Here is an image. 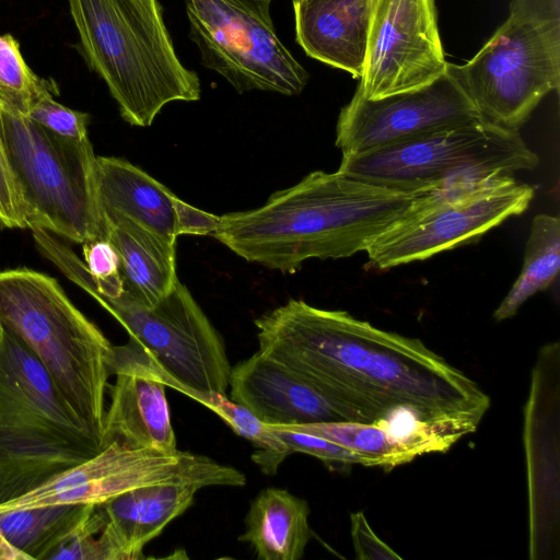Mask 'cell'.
I'll list each match as a JSON object with an SVG mask.
<instances>
[{"instance_id":"31","label":"cell","mask_w":560,"mask_h":560,"mask_svg":"<svg viewBox=\"0 0 560 560\" xmlns=\"http://www.w3.org/2000/svg\"><path fill=\"white\" fill-rule=\"evenodd\" d=\"M24 208L7 159L0 128V229H26Z\"/></svg>"},{"instance_id":"16","label":"cell","mask_w":560,"mask_h":560,"mask_svg":"<svg viewBox=\"0 0 560 560\" xmlns=\"http://www.w3.org/2000/svg\"><path fill=\"white\" fill-rule=\"evenodd\" d=\"M110 405L105 413L103 448L110 443L140 450L177 452L166 385L159 365L135 339L113 346Z\"/></svg>"},{"instance_id":"23","label":"cell","mask_w":560,"mask_h":560,"mask_svg":"<svg viewBox=\"0 0 560 560\" xmlns=\"http://www.w3.org/2000/svg\"><path fill=\"white\" fill-rule=\"evenodd\" d=\"M281 428L326 439L359 454L366 460L368 467L377 466L386 470L407 464L423 454L445 452L457 442L435 432L398 433L384 425L349 421Z\"/></svg>"},{"instance_id":"4","label":"cell","mask_w":560,"mask_h":560,"mask_svg":"<svg viewBox=\"0 0 560 560\" xmlns=\"http://www.w3.org/2000/svg\"><path fill=\"white\" fill-rule=\"evenodd\" d=\"M102 450L37 357L0 325V504Z\"/></svg>"},{"instance_id":"29","label":"cell","mask_w":560,"mask_h":560,"mask_svg":"<svg viewBox=\"0 0 560 560\" xmlns=\"http://www.w3.org/2000/svg\"><path fill=\"white\" fill-rule=\"evenodd\" d=\"M57 90L40 94L28 109L27 117L48 131L67 140L83 142L89 139L90 115L58 103L54 95Z\"/></svg>"},{"instance_id":"3","label":"cell","mask_w":560,"mask_h":560,"mask_svg":"<svg viewBox=\"0 0 560 560\" xmlns=\"http://www.w3.org/2000/svg\"><path fill=\"white\" fill-rule=\"evenodd\" d=\"M90 68L122 119L149 127L172 102L200 98L198 74L176 55L159 0H68Z\"/></svg>"},{"instance_id":"19","label":"cell","mask_w":560,"mask_h":560,"mask_svg":"<svg viewBox=\"0 0 560 560\" xmlns=\"http://www.w3.org/2000/svg\"><path fill=\"white\" fill-rule=\"evenodd\" d=\"M375 3L376 0H292L295 40L311 58L360 80Z\"/></svg>"},{"instance_id":"15","label":"cell","mask_w":560,"mask_h":560,"mask_svg":"<svg viewBox=\"0 0 560 560\" xmlns=\"http://www.w3.org/2000/svg\"><path fill=\"white\" fill-rule=\"evenodd\" d=\"M446 67L435 0H376L357 86L364 97L425 86Z\"/></svg>"},{"instance_id":"22","label":"cell","mask_w":560,"mask_h":560,"mask_svg":"<svg viewBox=\"0 0 560 560\" xmlns=\"http://www.w3.org/2000/svg\"><path fill=\"white\" fill-rule=\"evenodd\" d=\"M304 499L279 488L262 489L250 502L240 541L259 560H300L313 536Z\"/></svg>"},{"instance_id":"9","label":"cell","mask_w":560,"mask_h":560,"mask_svg":"<svg viewBox=\"0 0 560 560\" xmlns=\"http://www.w3.org/2000/svg\"><path fill=\"white\" fill-rule=\"evenodd\" d=\"M534 194L513 176L428 191L406 218L366 247L368 266L386 270L474 242L526 211Z\"/></svg>"},{"instance_id":"7","label":"cell","mask_w":560,"mask_h":560,"mask_svg":"<svg viewBox=\"0 0 560 560\" xmlns=\"http://www.w3.org/2000/svg\"><path fill=\"white\" fill-rule=\"evenodd\" d=\"M518 131L474 120L377 150L342 155L338 171L375 185L433 191L534 170Z\"/></svg>"},{"instance_id":"27","label":"cell","mask_w":560,"mask_h":560,"mask_svg":"<svg viewBox=\"0 0 560 560\" xmlns=\"http://www.w3.org/2000/svg\"><path fill=\"white\" fill-rule=\"evenodd\" d=\"M48 90H57L56 83L32 71L12 35H0V107L26 116L33 102Z\"/></svg>"},{"instance_id":"33","label":"cell","mask_w":560,"mask_h":560,"mask_svg":"<svg viewBox=\"0 0 560 560\" xmlns=\"http://www.w3.org/2000/svg\"><path fill=\"white\" fill-rule=\"evenodd\" d=\"M178 235H211L215 230L219 215L197 209L183 200H178Z\"/></svg>"},{"instance_id":"30","label":"cell","mask_w":560,"mask_h":560,"mask_svg":"<svg viewBox=\"0 0 560 560\" xmlns=\"http://www.w3.org/2000/svg\"><path fill=\"white\" fill-rule=\"evenodd\" d=\"M270 428L292 453L314 456L328 466L340 464L368 466L366 460L359 454L326 439L281 427Z\"/></svg>"},{"instance_id":"21","label":"cell","mask_w":560,"mask_h":560,"mask_svg":"<svg viewBox=\"0 0 560 560\" xmlns=\"http://www.w3.org/2000/svg\"><path fill=\"white\" fill-rule=\"evenodd\" d=\"M106 240L120 258L125 291L153 305L179 282L176 238L165 236L126 217L104 219Z\"/></svg>"},{"instance_id":"26","label":"cell","mask_w":560,"mask_h":560,"mask_svg":"<svg viewBox=\"0 0 560 560\" xmlns=\"http://www.w3.org/2000/svg\"><path fill=\"white\" fill-rule=\"evenodd\" d=\"M183 394L217 413L237 435L249 441L256 451L252 460L266 475H275L280 464L292 454L290 448L248 409L230 399L226 394L185 390Z\"/></svg>"},{"instance_id":"32","label":"cell","mask_w":560,"mask_h":560,"mask_svg":"<svg viewBox=\"0 0 560 560\" xmlns=\"http://www.w3.org/2000/svg\"><path fill=\"white\" fill-rule=\"evenodd\" d=\"M351 538L354 552L360 560H393L401 559L371 528L362 511L350 514Z\"/></svg>"},{"instance_id":"20","label":"cell","mask_w":560,"mask_h":560,"mask_svg":"<svg viewBox=\"0 0 560 560\" xmlns=\"http://www.w3.org/2000/svg\"><path fill=\"white\" fill-rule=\"evenodd\" d=\"M96 185L103 219L126 217L177 238L179 198L140 167L120 158L97 156Z\"/></svg>"},{"instance_id":"8","label":"cell","mask_w":560,"mask_h":560,"mask_svg":"<svg viewBox=\"0 0 560 560\" xmlns=\"http://www.w3.org/2000/svg\"><path fill=\"white\" fill-rule=\"evenodd\" d=\"M481 119L518 131L560 85V25L516 14L466 63L447 62Z\"/></svg>"},{"instance_id":"1","label":"cell","mask_w":560,"mask_h":560,"mask_svg":"<svg viewBox=\"0 0 560 560\" xmlns=\"http://www.w3.org/2000/svg\"><path fill=\"white\" fill-rule=\"evenodd\" d=\"M258 351L294 373L349 422L398 433L474 432L490 397L421 340L345 311L289 300L254 322Z\"/></svg>"},{"instance_id":"34","label":"cell","mask_w":560,"mask_h":560,"mask_svg":"<svg viewBox=\"0 0 560 560\" xmlns=\"http://www.w3.org/2000/svg\"><path fill=\"white\" fill-rule=\"evenodd\" d=\"M0 560H28L25 555L13 548L0 534Z\"/></svg>"},{"instance_id":"14","label":"cell","mask_w":560,"mask_h":560,"mask_svg":"<svg viewBox=\"0 0 560 560\" xmlns=\"http://www.w3.org/2000/svg\"><path fill=\"white\" fill-rule=\"evenodd\" d=\"M481 119L474 104L446 71L432 83L380 98L359 89L341 108L336 145L342 155L360 154Z\"/></svg>"},{"instance_id":"18","label":"cell","mask_w":560,"mask_h":560,"mask_svg":"<svg viewBox=\"0 0 560 560\" xmlns=\"http://www.w3.org/2000/svg\"><path fill=\"white\" fill-rule=\"evenodd\" d=\"M230 399L269 427L343 421L294 373L257 351L231 369Z\"/></svg>"},{"instance_id":"24","label":"cell","mask_w":560,"mask_h":560,"mask_svg":"<svg viewBox=\"0 0 560 560\" xmlns=\"http://www.w3.org/2000/svg\"><path fill=\"white\" fill-rule=\"evenodd\" d=\"M560 267V221L558 217L534 218L525 246L522 271L493 313L497 322L513 317L533 295L551 285Z\"/></svg>"},{"instance_id":"6","label":"cell","mask_w":560,"mask_h":560,"mask_svg":"<svg viewBox=\"0 0 560 560\" xmlns=\"http://www.w3.org/2000/svg\"><path fill=\"white\" fill-rule=\"evenodd\" d=\"M7 159L27 222L73 243L106 238L90 140H67L0 107Z\"/></svg>"},{"instance_id":"13","label":"cell","mask_w":560,"mask_h":560,"mask_svg":"<svg viewBox=\"0 0 560 560\" xmlns=\"http://www.w3.org/2000/svg\"><path fill=\"white\" fill-rule=\"evenodd\" d=\"M528 490V557L560 552V347L545 345L532 371L524 411Z\"/></svg>"},{"instance_id":"5","label":"cell","mask_w":560,"mask_h":560,"mask_svg":"<svg viewBox=\"0 0 560 560\" xmlns=\"http://www.w3.org/2000/svg\"><path fill=\"white\" fill-rule=\"evenodd\" d=\"M0 325L31 349L65 399L102 440L113 345L58 281L27 268L0 271Z\"/></svg>"},{"instance_id":"28","label":"cell","mask_w":560,"mask_h":560,"mask_svg":"<svg viewBox=\"0 0 560 560\" xmlns=\"http://www.w3.org/2000/svg\"><path fill=\"white\" fill-rule=\"evenodd\" d=\"M104 523L98 503L88 504L81 518L48 551L44 560H104L98 539Z\"/></svg>"},{"instance_id":"11","label":"cell","mask_w":560,"mask_h":560,"mask_svg":"<svg viewBox=\"0 0 560 560\" xmlns=\"http://www.w3.org/2000/svg\"><path fill=\"white\" fill-rule=\"evenodd\" d=\"M95 300L148 351L166 386L226 394L232 366L224 341L183 283L153 305L126 291Z\"/></svg>"},{"instance_id":"12","label":"cell","mask_w":560,"mask_h":560,"mask_svg":"<svg viewBox=\"0 0 560 560\" xmlns=\"http://www.w3.org/2000/svg\"><path fill=\"white\" fill-rule=\"evenodd\" d=\"M177 479L209 486L242 487L245 475L212 458L177 451L132 450L110 443L100 453L32 491L0 504V512L51 504L101 503L133 488Z\"/></svg>"},{"instance_id":"25","label":"cell","mask_w":560,"mask_h":560,"mask_svg":"<svg viewBox=\"0 0 560 560\" xmlns=\"http://www.w3.org/2000/svg\"><path fill=\"white\" fill-rule=\"evenodd\" d=\"M88 504H51L0 512V534L28 560H44L77 524Z\"/></svg>"},{"instance_id":"10","label":"cell","mask_w":560,"mask_h":560,"mask_svg":"<svg viewBox=\"0 0 560 560\" xmlns=\"http://www.w3.org/2000/svg\"><path fill=\"white\" fill-rule=\"evenodd\" d=\"M272 0H186L189 38L201 63L238 93L300 94L308 73L277 35Z\"/></svg>"},{"instance_id":"17","label":"cell","mask_w":560,"mask_h":560,"mask_svg":"<svg viewBox=\"0 0 560 560\" xmlns=\"http://www.w3.org/2000/svg\"><path fill=\"white\" fill-rule=\"evenodd\" d=\"M205 482L177 479L130 489L98 503L104 527L98 536L104 560H138L143 548L188 510Z\"/></svg>"},{"instance_id":"2","label":"cell","mask_w":560,"mask_h":560,"mask_svg":"<svg viewBox=\"0 0 560 560\" xmlns=\"http://www.w3.org/2000/svg\"><path fill=\"white\" fill-rule=\"evenodd\" d=\"M424 192L375 185L338 170L315 171L259 208L219 215L211 236L246 261L293 273L308 259L365 250Z\"/></svg>"}]
</instances>
